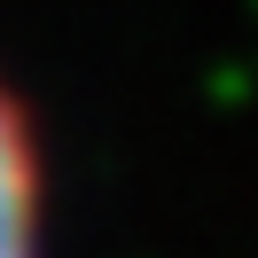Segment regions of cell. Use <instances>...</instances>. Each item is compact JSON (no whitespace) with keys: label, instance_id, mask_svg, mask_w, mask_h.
I'll return each instance as SVG.
<instances>
[{"label":"cell","instance_id":"obj_1","mask_svg":"<svg viewBox=\"0 0 258 258\" xmlns=\"http://www.w3.org/2000/svg\"><path fill=\"white\" fill-rule=\"evenodd\" d=\"M0 258H55V149L8 55H0Z\"/></svg>","mask_w":258,"mask_h":258}]
</instances>
